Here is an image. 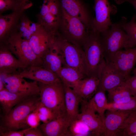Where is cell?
Returning <instances> with one entry per match:
<instances>
[{"label":"cell","instance_id":"obj_28","mask_svg":"<svg viewBox=\"0 0 136 136\" xmlns=\"http://www.w3.org/2000/svg\"><path fill=\"white\" fill-rule=\"evenodd\" d=\"M105 92L102 90L97 91L94 96L88 101L89 104L100 116L104 123L105 118V113L107 110L108 104Z\"/></svg>","mask_w":136,"mask_h":136},{"label":"cell","instance_id":"obj_17","mask_svg":"<svg viewBox=\"0 0 136 136\" xmlns=\"http://www.w3.org/2000/svg\"><path fill=\"white\" fill-rule=\"evenodd\" d=\"M16 73L22 78L45 84L61 81L56 74L46 69L42 66L31 67Z\"/></svg>","mask_w":136,"mask_h":136},{"label":"cell","instance_id":"obj_10","mask_svg":"<svg viewBox=\"0 0 136 136\" xmlns=\"http://www.w3.org/2000/svg\"><path fill=\"white\" fill-rule=\"evenodd\" d=\"M0 78L3 81L5 89L10 92L40 95V89L37 81H27L17 73L0 75Z\"/></svg>","mask_w":136,"mask_h":136},{"label":"cell","instance_id":"obj_38","mask_svg":"<svg viewBox=\"0 0 136 136\" xmlns=\"http://www.w3.org/2000/svg\"><path fill=\"white\" fill-rule=\"evenodd\" d=\"M117 4L120 5L127 2L131 4L134 7L136 11V0H117L115 2ZM136 19V13L134 15Z\"/></svg>","mask_w":136,"mask_h":136},{"label":"cell","instance_id":"obj_33","mask_svg":"<svg viewBox=\"0 0 136 136\" xmlns=\"http://www.w3.org/2000/svg\"><path fill=\"white\" fill-rule=\"evenodd\" d=\"M132 111L136 110V95L133 96L127 102L120 104L108 103L107 110Z\"/></svg>","mask_w":136,"mask_h":136},{"label":"cell","instance_id":"obj_6","mask_svg":"<svg viewBox=\"0 0 136 136\" xmlns=\"http://www.w3.org/2000/svg\"><path fill=\"white\" fill-rule=\"evenodd\" d=\"M38 82L43 104L59 116L67 114L64 86L62 82L49 84Z\"/></svg>","mask_w":136,"mask_h":136},{"label":"cell","instance_id":"obj_40","mask_svg":"<svg viewBox=\"0 0 136 136\" xmlns=\"http://www.w3.org/2000/svg\"><path fill=\"white\" fill-rule=\"evenodd\" d=\"M132 72L133 75H134L136 74V67L134 69L132 70Z\"/></svg>","mask_w":136,"mask_h":136},{"label":"cell","instance_id":"obj_37","mask_svg":"<svg viewBox=\"0 0 136 136\" xmlns=\"http://www.w3.org/2000/svg\"><path fill=\"white\" fill-rule=\"evenodd\" d=\"M29 128L20 131H12L0 133V136H24Z\"/></svg>","mask_w":136,"mask_h":136},{"label":"cell","instance_id":"obj_14","mask_svg":"<svg viewBox=\"0 0 136 136\" xmlns=\"http://www.w3.org/2000/svg\"><path fill=\"white\" fill-rule=\"evenodd\" d=\"M127 80L136 64V47L118 52L111 63Z\"/></svg>","mask_w":136,"mask_h":136},{"label":"cell","instance_id":"obj_44","mask_svg":"<svg viewBox=\"0 0 136 136\" xmlns=\"http://www.w3.org/2000/svg\"><path fill=\"white\" fill-rule=\"evenodd\" d=\"M117 0H114V1H115V2Z\"/></svg>","mask_w":136,"mask_h":136},{"label":"cell","instance_id":"obj_26","mask_svg":"<svg viewBox=\"0 0 136 136\" xmlns=\"http://www.w3.org/2000/svg\"><path fill=\"white\" fill-rule=\"evenodd\" d=\"M108 98L110 103L120 104L129 101L133 96L124 83L108 91Z\"/></svg>","mask_w":136,"mask_h":136},{"label":"cell","instance_id":"obj_13","mask_svg":"<svg viewBox=\"0 0 136 136\" xmlns=\"http://www.w3.org/2000/svg\"><path fill=\"white\" fill-rule=\"evenodd\" d=\"M56 34L47 31L40 24L28 42L34 52L42 58L54 42Z\"/></svg>","mask_w":136,"mask_h":136},{"label":"cell","instance_id":"obj_8","mask_svg":"<svg viewBox=\"0 0 136 136\" xmlns=\"http://www.w3.org/2000/svg\"><path fill=\"white\" fill-rule=\"evenodd\" d=\"M62 9L59 0H44L37 15L38 23L47 31L56 33L61 21Z\"/></svg>","mask_w":136,"mask_h":136},{"label":"cell","instance_id":"obj_23","mask_svg":"<svg viewBox=\"0 0 136 136\" xmlns=\"http://www.w3.org/2000/svg\"><path fill=\"white\" fill-rule=\"evenodd\" d=\"M32 96L29 94L10 92L5 88L0 91V102L3 115L23 100Z\"/></svg>","mask_w":136,"mask_h":136},{"label":"cell","instance_id":"obj_41","mask_svg":"<svg viewBox=\"0 0 136 136\" xmlns=\"http://www.w3.org/2000/svg\"><path fill=\"white\" fill-rule=\"evenodd\" d=\"M132 136H136V133L133 134Z\"/></svg>","mask_w":136,"mask_h":136},{"label":"cell","instance_id":"obj_29","mask_svg":"<svg viewBox=\"0 0 136 136\" xmlns=\"http://www.w3.org/2000/svg\"><path fill=\"white\" fill-rule=\"evenodd\" d=\"M68 131L70 136H93L89 128L77 116L71 121Z\"/></svg>","mask_w":136,"mask_h":136},{"label":"cell","instance_id":"obj_16","mask_svg":"<svg viewBox=\"0 0 136 136\" xmlns=\"http://www.w3.org/2000/svg\"><path fill=\"white\" fill-rule=\"evenodd\" d=\"M107 110L105 114L104 136H117L119 128L131 111Z\"/></svg>","mask_w":136,"mask_h":136},{"label":"cell","instance_id":"obj_32","mask_svg":"<svg viewBox=\"0 0 136 136\" xmlns=\"http://www.w3.org/2000/svg\"><path fill=\"white\" fill-rule=\"evenodd\" d=\"M35 111L37 113L40 120L43 123H48L61 116L50 109L44 106L41 102Z\"/></svg>","mask_w":136,"mask_h":136},{"label":"cell","instance_id":"obj_35","mask_svg":"<svg viewBox=\"0 0 136 136\" xmlns=\"http://www.w3.org/2000/svg\"><path fill=\"white\" fill-rule=\"evenodd\" d=\"M124 83L130 89L132 95H136V74L131 76Z\"/></svg>","mask_w":136,"mask_h":136},{"label":"cell","instance_id":"obj_34","mask_svg":"<svg viewBox=\"0 0 136 136\" xmlns=\"http://www.w3.org/2000/svg\"><path fill=\"white\" fill-rule=\"evenodd\" d=\"M40 120L37 113L35 110L27 117L26 122L27 125L32 128H36L39 126L40 124Z\"/></svg>","mask_w":136,"mask_h":136},{"label":"cell","instance_id":"obj_22","mask_svg":"<svg viewBox=\"0 0 136 136\" xmlns=\"http://www.w3.org/2000/svg\"><path fill=\"white\" fill-rule=\"evenodd\" d=\"M99 83L97 77H86L79 81L72 89L81 99L88 101L96 92Z\"/></svg>","mask_w":136,"mask_h":136},{"label":"cell","instance_id":"obj_15","mask_svg":"<svg viewBox=\"0 0 136 136\" xmlns=\"http://www.w3.org/2000/svg\"><path fill=\"white\" fill-rule=\"evenodd\" d=\"M61 8L70 15L77 17L91 30L92 18L88 9L81 0H59Z\"/></svg>","mask_w":136,"mask_h":136},{"label":"cell","instance_id":"obj_19","mask_svg":"<svg viewBox=\"0 0 136 136\" xmlns=\"http://www.w3.org/2000/svg\"><path fill=\"white\" fill-rule=\"evenodd\" d=\"M70 122L67 114L64 115L48 123H43L39 127L44 136H70L68 127Z\"/></svg>","mask_w":136,"mask_h":136},{"label":"cell","instance_id":"obj_24","mask_svg":"<svg viewBox=\"0 0 136 136\" xmlns=\"http://www.w3.org/2000/svg\"><path fill=\"white\" fill-rule=\"evenodd\" d=\"M64 85L66 114L68 118L71 122L79 113V107L81 98L71 88Z\"/></svg>","mask_w":136,"mask_h":136},{"label":"cell","instance_id":"obj_27","mask_svg":"<svg viewBox=\"0 0 136 136\" xmlns=\"http://www.w3.org/2000/svg\"><path fill=\"white\" fill-rule=\"evenodd\" d=\"M136 19L133 15L131 20L127 21V18L123 16L118 22L127 34L128 37L127 42L124 48L127 49L136 47Z\"/></svg>","mask_w":136,"mask_h":136},{"label":"cell","instance_id":"obj_1","mask_svg":"<svg viewBox=\"0 0 136 136\" xmlns=\"http://www.w3.org/2000/svg\"><path fill=\"white\" fill-rule=\"evenodd\" d=\"M41 103L40 95L32 96L19 103L1 116L0 133L30 127L26 123L27 118Z\"/></svg>","mask_w":136,"mask_h":136},{"label":"cell","instance_id":"obj_5","mask_svg":"<svg viewBox=\"0 0 136 136\" xmlns=\"http://www.w3.org/2000/svg\"><path fill=\"white\" fill-rule=\"evenodd\" d=\"M61 9V17L58 30L60 33L57 32L67 41L81 47L87 39L89 30L79 19L70 15Z\"/></svg>","mask_w":136,"mask_h":136},{"label":"cell","instance_id":"obj_31","mask_svg":"<svg viewBox=\"0 0 136 136\" xmlns=\"http://www.w3.org/2000/svg\"><path fill=\"white\" fill-rule=\"evenodd\" d=\"M28 1L20 2L17 0H0V13L13 10L16 11L22 8L25 9L30 7Z\"/></svg>","mask_w":136,"mask_h":136},{"label":"cell","instance_id":"obj_2","mask_svg":"<svg viewBox=\"0 0 136 136\" xmlns=\"http://www.w3.org/2000/svg\"><path fill=\"white\" fill-rule=\"evenodd\" d=\"M103 54L106 62L110 63L115 54L124 48L128 35L118 22L99 33Z\"/></svg>","mask_w":136,"mask_h":136},{"label":"cell","instance_id":"obj_36","mask_svg":"<svg viewBox=\"0 0 136 136\" xmlns=\"http://www.w3.org/2000/svg\"><path fill=\"white\" fill-rule=\"evenodd\" d=\"M24 136H43V133L39 126L36 128L30 127L25 133Z\"/></svg>","mask_w":136,"mask_h":136},{"label":"cell","instance_id":"obj_42","mask_svg":"<svg viewBox=\"0 0 136 136\" xmlns=\"http://www.w3.org/2000/svg\"><path fill=\"white\" fill-rule=\"evenodd\" d=\"M18 1H20V2H23V1H22V0H17Z\"/></svg>","mask_w":136,"mask_h":136},{"label":"cell","instance_id":"obj_39","mask_svg":"<svg viewBox=\"0 0 136 136\" xmlns=\"http://www.w3.org/2000/svg\"><path fill=\"white\" fill-rule=\"evenodd\" d=\"M5 88L4 82L0 78V91L4 90Z\"/></svg>","mask_w":136,"mask_h":136},{"label":"cell","instance_id":"obj_11","mask_svg":"<svg viewBox=\"0 0 136 136\" xmlns=\"http://www.w3.org/2000/svg\"><path fill=\"white\" fill-rule=\"evenodd\" d=\"M98 78L99 83L97 91L105 92L124 83L127 80L112 64L106 62L101 68Z\"/></svg>","mask_w":136,"mask_h":136},{"label":"cell","instance_id":"obj_30","mask_svg":"<svg viewBox=\"0 0 136 136\" xmlns=\"http://www.w3.org/2000/svg\"><path fill=\"white\" fill-rule=\"evenodd\" d=\"M136 133V110L132 111L119 128L117 136H132Z\"/></svg>","mask_w":136,"mask_h":136},{"label":"cell","instance_id":"obj_3","mask_svg":"<svg viewBox=\"0 0 136 136\" xmlns=\"http://www.w3.org/2000/svg\"><path fill=\"white\" fill-rule=\"evenodd\" d=\"M83 46L86 71V77L98 78L101 68L106 61L100 43L99 33L91 30Z\"/></svg>","mask_w":136,"mask_h":136},{"label":"cell","instance_id":"obj_7","mask_svg":"<svg viewBox=\"0 0 136 136\" xmlns=\"http://www.w3.org/2000/svg\"><path fill=\"white\" fill-rule=\"evenodd\" d=\"M56 40L62 56L63 66L74 68L86 77L84 51L63 38L58 33L56 34Z\"/></svg>","mask_w":136,"mask_h":136},{"label":"cell","instance_id":"obj_20","mask_svg":"<svg viewBox=\"0 0 136 136\" xmlns=\"http://www.w3.org/2000/svg\"><path fill=\"white\" fill-rule=\"evenodd\" d=\"M24 8L14 11L9 14L1 16L0 17V44L3 43L8 36L16 29Z\"/></svg>","mask_w":136,"mask_h":136},{"label":"cell","instance_id":"obj_43","mask_svg":"<svg viewBox=\"0 0 136 136\" xmlns=\"http://www.w3.org/2000/svg\"><path fill=\"white\" fill-rule=\"evenodd\" d=\"M22 1H28V0H21Z\"/></svg>","mask_w":136,"mask_h":136},{"label":"cell","instance_id":"obj_9","mask_svg":"<svg viewBox=\"0 0 136 136\" xmlns=\"http://www.w3.org/2000/svg\"><path fill=\"white\" fill-rule=\"evenodd\" d=\"M93 8L95 17L92 22L91 30L100 33L111 26L113 23L110 15L116 13L117 8L111 5L108 0H94Z\"/></svg>","mask_w":136,"mask_h":136},{"label":"cell","instance_id":"obj_25","mask_svg":"<svg viewBox=\"0 0 136 136\" xmlns=\"http://www.w3.org/2000/svg\"><path fill=\"white\" fill-rule=\"evenodd\" d=\"M64 85L73 88L80 80L86 77L76 70L62 66L56 74Z\"/></svg>","mask_w":136,"mask_h":136},{"label":"cell","instance_id":"obj_4","mask_svg":"<svg viewBox=\"0 0 136 136\" xmlns=\"http://www.w3.org/2000/svg\"><path fill=\"white\" fill-rule=\"evenodd\" d=\"M0 45L6 46L26 68L42 65V58L34 52L28 41L22 38L15 31Z\"/></svg>","mask_w":136,"mask_h":136},{"label":"cell","instance_id":"obj_12","mask_svg":"<svg viewBox=\"0 0 136 136\" xmlns=\"http://www.w3.org/2000/svg\"><path fill=\"white\" fill-rule=\"evenodd\" d=\"M81 112L77 118L87 125L91 130L93 136H104V126L100 117L89 103L88 101L81 99Z\"/></svg>","mask_w":136,"mask_h":136},{"label":"cell","instance_id":"obj_21","mask_svg":"<svg viewBox=\"0 0 136 136\" xmlns=\"http://www.w3.org/2000/svg\"><path fill=\"white\" fill-rule=\"evenodd\" d=\"M42 59V66L55 74L62 66L63 58L56 37L54 42Z\"/></svg>","mask_w":136,"mask_h":136},{"label":"cell","instance_id":"obj_18","mask_svg":"<svg viewBox=\"0 0 136 136\" xmlns=\"http://www.w3.org/2000/svg\"><path fill=\"white\" fill-rule=\"evenodd\" d=\"M26 69L23 64L16 58L5 46L0 45V75L18 73L17 70Z\"/></svg>","mask_w":136,"mask_h":136}]
</instances>
